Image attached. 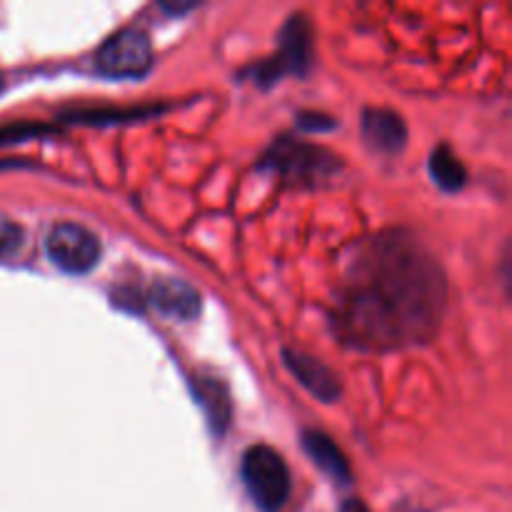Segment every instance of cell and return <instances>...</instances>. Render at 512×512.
I'll list each match as a JSON object with an SVG mask.
<instances>
[{
  "label": "cell",
  "mask_w": 512,
  "mask_h": 512,
  "mask_svg": "<svg viewBox=\"0 0 512 512\" xmlns=\"http://www.w3.org/2000/svg\"><path fill=\"white\" fill-rule=\"evenodd\" d=\"M3 88H5V78H3V75H0V93H3Z\"/></svg>",
  "instance_id": "5bb4252c"
},
{
  "label": "cell",
  "mask_w": 512,
  "mask_h": 512,
  "mask_svg": "<svg viewBox=\"0 0 512 512\" xmlns=\"http://www.w3.org/2000/svg\"><path fill=\"white\" fill-rule=\"evenodd\" d=\"M330 158H325L320 150L308 148V145H290V143H280L278 148L270 153V165L275 168L285 170V173H310V170H318L323 165H328Z\"/></svg>",
  "instance_id": "30bf717a"
},
{
  "label": "cell",
  "mask_w": 512,
  "mask_h": 512,
  "mask_svg": "<svg viewBox=\"0 0 512 512\" xmlns=\"http://www.w3.org/2000/svg\"><path fill=\"white\" fill-rule=\"evenodd\" d=\"M50 260L65 273H88L100 258V243L88 228L78 223H58L45 238Z\"/></svg>",
  "instance_id": "277c9868"
},
{
  "label": "cell",
  "mask_w": 512,
  "mask_h": 512,
  "mask_svg": "<svg viewBox=\"0 0 512 512\" xmlns=\"http://www.w3.org/2000/svg\"><path fill=\"white\" fill-rule=\"evenodd\" d=\"M343 512H370L368 508H365L360 500H348V503L343 505Z\"/></svg>",
  "instance_id": "4fadbf2b"
},
{
  "label": "cell",
  "mask_w": 512,
  "mask_h": 512,
  "mask_svg": "<svg viewBox=\"0 0 512 512\" xmlns=\"http://www.w3.org/2000/svg\"><path fill=\"white\" fill-rule=\"evenodd\" d=\"M303 448L330 478L340 480V483H348L350 480V465L345 460V455L340 453L338 445L323 433H305L303 435Z\"/></svg>",
  "instance_id": "9c48e42d"
},
{
  "label": "cell",
  "mask_w": 512,
  "mask_h": 512,
  "mask_svg": "<svg viewBox=\"0 0 512 512\" xmlns=\"http://www.w3.org/2000/svg\"><path fill=\"white\" fill-rule=\"evenodd\" d=\"M285 363H288V368L298 375L300 383H303L315 398L323 400V403H333L340 395L338 380H335V375L330 373L320 360L300 355L295 353V350H288V353H285Z\"/></svg>",
  "instance_id": "ba28073f"
},
{
  "label": "cell",
  "mask_w": 512,
  "mask_h": 512,
  "mask_svg": "<svg viewBox=\"0 0 512 512\" xmlns=\"http://www.w3.org/2000/svg\"><path fill=\"white\" fill-rule=\"evenodd\" d=\"M363 135L380 153H395L405 145L408 130H405V123L395 113L373 108L365 110L363 115Z\"/></svg>",
  "instance_id": "52a82bcc"
},
{
  "label": "cell",
  "mask_w": 512,
  "mask_h": 512,
  "mask_svg": "<svg viewBox=\"0 0 512 512\" xmlns=\"http://www.w3.org/2000/svg\"><path fill=\"white\" fill-rule=\"evenodd\" d=\"M430 173H433L435 183L443 185L445 190L463 188L465 178H468L463 163H460L445 145H440V148L430 155Z\"/></svg>",
  "instance_id": "8fae6325"
},
{
  "label": "cell",
  "mask_w": 512,
  "mask_h": 512,
  "mask_svg": "<svg viewBox=\"0 0 512 512\" xmlns=\"http://www.w3.org/2000/svg\"><path fill=\"white\" fill-rule=\"evenodd\" d=\"M150 305L165 318L193 320L200 310V295L183 280L160 278L150 288Z\"/></svg>",
  "instance_id": "8992f818"
},
{
  "label": "cell",
  "mask_w": 512,
  "mask_h": 512,
  "mask_svg": "<svg viewBox=\"0 0 512 512\" xmlns=\"http://www.w3.org/2000/svg\"><path fill=\"white\" fill-rule=\"evenodd\" d=\"M310 25L305 23L303 15H295L288 20L280 38V53L270 63L258 70V83H275V78L285 73H305L310 65Z\"/></svg>",
  "instance_id": "5b68a950"
},
{
  "label": "cell",
  "mask_w": 512,
  "mask_h": 512,
  "mask_svg": "<svg viewBox=\"0 0 512 512\" xmlns=\"http://www.w3.org/2000/svg\"><path fill=\"white\" fill-rule=\"evenodd\" d=\"M153 48L143 30L125 28L115 33L98 50V70L108 78H138L148 73Z\"/></svg>",
  "instance_id": "3957f363"
},
{
  "label": "cell",
  "mask_w": 512,
  "mask_h": 512,
  "mask_svg": "<svg viewBox=\"0 0 512 512\" xmlns=\"http://www.w3.org/2000/svg\"><path fill=\"white\" fill-rule=\"evenodd\" d=\"M243 485L263 512H278L290 498V473L285 460L268 445L245 450L240 465Z\"/></svg>",
  "instance_id": "7a4b0ae2"
},
{
  "label": "cell",
  "mask_w": 512,
  "mask_h": 512,
  "mask_svg": "<svg viewBox=\"0 0 512 512\" xmlns=\"http://www.w3.org/2000/svg\"><path fill=\"white\" fill-rule=\"evenodd\" d=\"M445 293L438 263L413 238H375L345 275L335 330L363 350L423 343L443 318Z\"/></svg>",
  "instance_id": "6da1fadb"
},
{
  "label": "cell",
  "mask_w": 512,
  "mask_h": 512,
  "mask_svg": "<svg viewBox=\"0 0 512 512\" xmlns=\"http://www.w3.org/2000/svg\"><path fill=\"white\" fill-rule=\"evenodd\" d=\"M20 245H23V230H20V225H15L13 220L0 215V258H8V255L18 253Z\"/></svg>",
  "instance_id": "7c38bea8"
}]
</instances>
